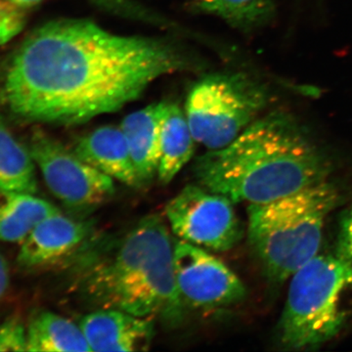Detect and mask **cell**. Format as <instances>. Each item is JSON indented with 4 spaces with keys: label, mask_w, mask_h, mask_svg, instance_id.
Segmentation results:
<instances>
[{
    "label": "cell",
    "mask_w": 352,
    "mask_h": 352,
    "mask_svg": "<svg viewBox=\"0 0 352 352\" xmlns=\"http://www.w3.org/2000/svg\"><path fill=\"white\" fill-rule=\"evenodd\" d=\"M188 67V57L170 41L113 34L87 19H58L20 44L2 96L25 122L75 126L120 111L162 76Z\"/></svg>",
    "instance_id": "cell-1"
},
{
    "label": "cell",
    "mask_w": 352,
    "mask_h": 352,
    "mask_svg": "<svg viewBox=\"0 0 352 352\" xmlns=\"http://www.w3.org/2000/svg\"><path fill=\"white\" fill-rule=\"evenodd\" d=\"M328 157L289 113L272 112L250 124L230 144L198 157L201 186L235 203L258 205L326 182Z\"/></svg>",
    "instance_id": "cell-2"
},
{
    "label": "cell",
    "mask_w": 352,
    "mask_h": 352,
    "mask_svg": "<svg viewBox=\"0 0 352 352\" xmlns=\"http://www.w3.org/2000/svg\"><path fill=\"white\" fill-rule=\"evenodd\" d=\"M175 243L159 215H148L124 235L91 240L76 254V291L94 309H117L170 325L184 305L175 283Z\"/></svg>",
    "instance_id": "cell-3"
},
{
    "label": "cell",
    "mask_w": 352,
    "mask_h": 352,
    "mask_svg": "<svg viewBox=\"0 0 352 352\" xmlns=\"http://www.w3.org/2000/svg\"><path fill=\"white\" fill-rule=\"evenodd\" d=\"M339 201L337 187L326 180L248 206V239L270 280L283 283L319 254L326 220Z\"/></svg>",
    "instance_id": "cell-4"
},
{
    "label": "cell",
    "mask_w": 352,
    "mask_h": 352,
    "mask_svg": "<svg viewBox=\"0 0 352 352\" xmlns=\"http://www.w3.org/2000/svg\"><path fill=\"white\" fill-rule=\"evenodd\" d=\"M352 315V270L336 254H317L291 277L278 336L291 351L335 339Z\"/></svg>",
    "instance_id": "cell-5"
},
{
    "label": "cell",
    "mask_w": 352,
    "mask_h": 352,
    "mask_svg": "<svg viewBox=\"0 0 352 352\" xmlns=\"http://www.w3.org/2000/svg\"><path fill=\"white\" fill-rule=\"evenodd\" d=\"M268 102L267 88L247 74L219 72L194 85L184 111L196 142L217 150L258 120Z\"/></svg>",
    "instance_id": "cell-6"
},
{
    "label": "cell",
    "mask_w": 352,
    "mask_h": 352,
    "mask_svg": "<svg viewBox=\"0 0 352 352\" xmlns=\"http://www.w3.org/2000/svg\"><path fill=\"white\" fill-rule=\"evenodd\" d=\"M28 145L48 189L69 210H94L115 194L112 177L85 163L43 129H34Z\"/></svg>",
    "instance_id": "cell-7"
},
{
    "label": "cell",
    "mask_w": 352,
    "mask_h": 352,
    "mask_svg": "<svg viewBox=\"0 0 352 352\" xmlns=\"http://www.w3.org/2000/svg\"><path fill=\"white\" fill-rule=\"evenodd\" d=\"M233 201L200 184H188L166 205L164 214L179 240L212 252H227L242 239Z\"/></svg>",
    "instance_id": "cell-8"
},
{
    "label": "cell",
    "mask_w": 352,
    "mask_h": 352,
    "mask_svg": "<svg viewBox=\"0 0 352 352\" xmlns=\"http://www.w3.org/2000/svg\"><path fill=\"white\" fill-rule=\"evenodd\" d=\"M175 283L183 305L198 310H214L242 302L247 289L226 264L184 241L175 242Z\"/></svg>",
    "instance_id": "cell-9"
},
{
    "label": "cell",
    "mask_w": 352,
    "mask_h": 352,
    "mask_svg": "<svg viewBox=\"0 0 352 352\" xmlns=\"http://www.w3.org/2000/svg\"><path fill=\"white\" fill-rule=\"evenodd\" d=\"M91 222L61 212L46 217L21 243L17 261L25 270L50 265L76 256L90 241Z\"/></svg>",
    "instance_id": "cell-10"
},
{
    "label": "cell",
    "mask_w": 352,
    "mask_h": 352,
    "mask_svg": "<svg viewBox=\"0 0 352 352\" xmlns=\"http://www.w3.org/2000/svg\"><path fill=\"white\" fill-rule=\"evenodd\" d=\"M80 327L91 351H145L154 338V319L117 309H94Z\"/></svg>",
    "instance_id": "cell-11"
},
{
    "label": "cell",
    "mask_w": 352,
    "mask_h": 352,
    "mask_svg": "<svg viewBox=\"0 0 352 352\" xmlns=\"http://www.w3.org/2000/svg\"><path fill=\"white\" fill-rule=\"evenodd\" d=\"M74 152L85 163L131 188H142L120 126H105L78 139Z\"/></svg>",
    "instance_id": "cell-12"
},
{
    "label": "cell",
    "mask_w": 352,
    "mask_h": 352,
    "mask_svg": "<svg viewBox=\"0 0 352 352\" xmlns=\"http://www.w3.org/2000/svg\"><path fill=\"white\" fill-rule=\"evenodd\" d=\"M168 102H157L127 115L120 127L142 187L157 175L161 157V129Z\"/></svg>",
    "instance_id": "cell-13"
},
{
    "label": "cell",
    "mask_w": 352,
    "mask_h": 352,
    "mask_svg": "<svg viewBox=\"0 0 352 352\" xmlns=\"http://www.w3.org/2000/svg\"><path fill=\"white\" fill-rule=\"evenodd\" d=\"M58 212L36 194L0 188V242L22 243L39 222Z\"/></svg>",
    "instance_id": "cell-14"
},
{
    "label": "cell",
    "mask_w": 352,
    "mask_h": 352,
    "mask_svg": "<svg viewBox=\"0 0 352 352\" xmlns=\"http://www.w3.org/2000/svg\"><path fill=\"white\" fill-rule=\"evenodd\" d=\"M196 140L185 111L177 104L168 103L161 129V157L157 179L168 184L193 157Z\"/></svg>",
    "instance_id": "cell-15"
},
{
    "label": "cell",
    "mask_w": 352,
    "mask_h": 352,
    "mask_svg": "<svg viewBox=\"0 0 352 352\" xmlns=\"http://www.w3.org/2000/svg\"><path fill=\"white\" fill-rule=\"evenodd\" d=\"M28 351L90 352L82 328L50 311L32 315L28 325Z\"/></svg>",
    "instance_id": "cell-16"
},
{
    "label": "cell",
    "mask_w": 352,
    "mask_h": 352,
    "mask_svg": "<svg viewBox=\"0 0 352 352\" xmlns=\"http://www.w3.org/2000/svg\"><path fill=\"white\" fill-rule=\"evenodd\" d=\"M0 188L22 193L38 191L36 164L29 145L16 138L0 116Z\"/></svg>",
    "instance_id": "cell-17"
},
{
    "label": "cell",
    "mask_w": 352,
    "mask_h": 352,
    "mask_svg": "<svg viewBox=\"0 0 352 352\" xmlns=\"http://www.w3.org/2000/svg\"><path fill=\"white\" fill-rule=\"evenodd\" d=\"M196 6L243 31L270 24L275 15L272 0H194Z\"/></svg>",
    "instance_id": "cell-18"
},
{
    "label": "cell",
    "mask_w": 352,
    "mask_h": 352,
    "mask_svg": "<svg viewBox=\"0 0 352 352\" xmlns=\"http://www.w3.org/2000/svg\"><path fill=\"white\" fill-rule=\"evenodd\" d=\"M43 0H0V45L19 36L30 14Z\"/></svg>",
    "instance_id": "cell-19"
},
{
    "label": "cell",
    "mask_w": 352,
    "mask_h": 352,
    "mask_svg": "<svg viewBox=\"0 0 352 352\" xmlns=\"http://www.w3.org/2000/svg\"><path fill=\"white\" fill-rule=\"evenodd\" d=\"M0 351H28V326L18 316L0 324Z\"/></svg>",
    "instance_id": "cell-20"
},
{
    "label": "cell",
    "mask_w": 352,
    "mask_h": 352,
    "mask_svg": "<svg viewBox=\"0 0 352 352\" xmlns=\"http://www.w3.org/2000/svg\"><path fill=\"white\" fill-rule=\"evenodd\" d=\"M336 254L352 270V206L340 219Z\"/></svg>",
    "instance_id": "cell-21"
},
{
    "label": "cell",
    "mask_w": 352,
    "mask_h": 352,
    "mask_svg": "<svg viewBox=\"0 0 352 352\" xmlns=\"http://www.w3.org/2000/svg\"><path fill=\"white\" fill-rule=\"evenodd\" d=\"M10 284L9 266L4 256L0 254V302L3 300Z\"/></svg>",
    "instance_id": "cell-22"
}]
</instances>
